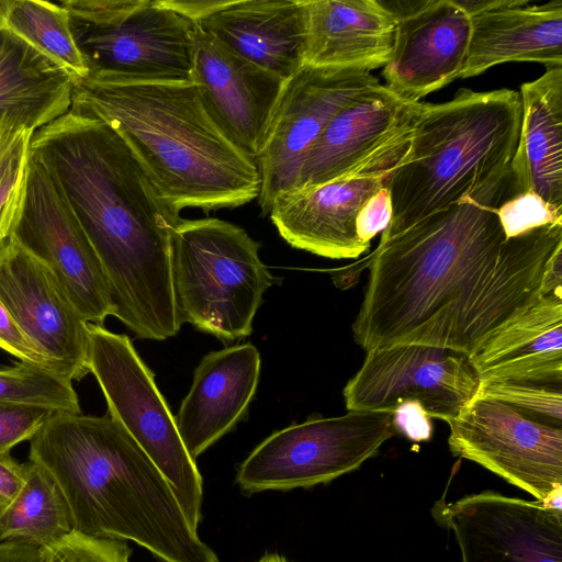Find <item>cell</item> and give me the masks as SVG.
<instances>
[{
	"instance_id": "cell-13",
	"label": "cell",
	"mask_w": 562,
	"mask_h": 562,
	"mask_svg": "<svg viewBox=\"0 0 562 562\" xmlns=\"http://www.w3.org/2000/svg\"><path fill=\"white\" fill-rule=\"evenodd\" d=\"M423 104L407 101L381 83L362 91L333 117L316 140L295 190L389 173L409 146Z\"/></svg>"
},
{
	"instance_id": "cell-4",
	"label": "cell",
	"mask_w": 562,
	"mask_h": 562,
	"mask_svg": "<svg viewBox=\"0 0 562 562\" xmlns=\"http://www.w3.org/2000/svg\"><path fill=\"white\" fill-rule=\"evenodd\" d=\"M70 110L106 122L178 212L237 207L258 198L255 159L206 111L193 82L74 81Z\"/></svg>"
},
{
	"instance_id": "cell-14",
	"label": "cell",
	"mask_w": 562,
	"mask_h": 562,
	"mask_svg": "<svg viewBox=\"0 0 562 562\" xmlns=\"http://www.w3.org/2000/svg\"><path fill=\"white\" fill-rule=\"evenodd\" d=\"M480 379L465 355L424 345L367 350L342 395L348 411L392 413L397 404L422 403L430 418L449 423L475 395Z\"/></svg>"
},
{
	"instance_id": "cell-3",
	"label": "cell",
	"mask_w": 562,
	"mask_h": 562,
	"mask_svg": "<svg viewBox=\"0 0 562 562\" xmlns=\"http://www.w3.org/2000/svg\"><path fill=\"white\" fill-rule=\"evenodd\" d=\"M29 460L59 486L74 530L132 541L162 562H221L164 474L110 416L53 413L30 440Z\"/></svg>"
},
{
	"instance_id": "cell-10",
	"label": "cell",
	"mask_w": 562,
	"mask_h": 562,
	"mask_svg": "<svg viewBox=\"0 0 562 562\" xmlns=\"http://www.w3.org/2000/svg\"><path fill=\"white\" fill-rule=\"evenodd\" d=\"M371 71L304 65L284 81L256 162L259 205L269 214L279 195L296 188L302 166L333 117L358 94L380 85Z\"/></svg>"
},
{
	"instance_id": "cell-18",
	"label": "cell",
	"mask_w": 562,
	"mask_h": 562,
	"mask_svg": "<svg viewBox=\"0 0 562 562\" xmlns=\"http://www.w3.org/2000/svg\"><path fill=\"white\" fill-rule=\"evenodd\" d=\"M193 43L192 81L206 111L257 160L285 80L229 52L196 26Z\"/></svg>"
},
{
	"instance_id": "cell-5",
	"label": "cell",
	"mask_w": 562,
	"mask_h": 562,
	"mask_svg": "<svg viewBox=\"0 0 562 562\" xmlns=\"http://www.w3.org/2000/svg\"><path fill=\"white\" fill-rule=\"evenodd\" d=\"M522 120L519 91L460 89L443 103H425L409 146L387 173L397 233L452 204L512 162Z\"/></svg>"
},
{
	"instance_id": "cell-39",
	"label": "cell",
	"mask_w": 562,
	"mask_h": 562,
	"mask_svg": "<svg viewBox=\"0 0 562 562\" xmlns=\"http://www.w3.org/2000/svg\"><path fill=\"white\" fill-rule=\"evenodd\" d=\"M257 562H290L279 553H267L262 555Z\"/></svg>"
},
{
	"instance_id": "cell-8",
	"label": "cell",
	"mask_w": 562,
	"mask_h": 562,
	"mask_svg": "<svg viewBox=\"0 0 562 562\" xmlns=\"http://www.w3.org/2000/svg\"><path fill=\"white\" fill-rule=\"evenodd\" d=\"M88 369L108 404L109 416L144 450L172 486L191 527L202 517L203 482L188 453L154 373L128 336L87 323Z\"/></svg>"
},
{
	"instance_id": "cell-24",
	"label": "cell",
	"mask_w": 562,
	"mask_h": 562,
	"mask_svg": "<svg viewBox=\"0 0 562 562\" xmlns=\"http://www.w3.org/2000/svg\"><path fill=\"white\" fill-rule=\"evenodd\" d=\"M304 65L370 71L387 63L394 16L382 0H304Z\"/></svg>"
},
{
	"instance_id": "cell-16",
	"label": "cell",
	"mask_w": 562,
	"mask_h": 562,
	"mask_svg": "<svg viewBox=\"0 0 562 562\" xmlns=\"http://www.w3.org/2000/svg\"><path fill=\"white\" fill-rule=\"evenodd\" d=\"M394 36L382 75L401 98L420 102L458 79L469 52L471 21L458 0L382 1Z\"/></svg>"
},
{
	"instance_id": "cell-30",
	"label": "cell",
	"mask_w": 562,
	"mask_h": 562,
	"mask_svg": "<svg viewBox=\"0 0 562 562\" xmlns=\"http://www.w3.org/2000/svg\"><path fill=\"white\" fill-rule=\"evenodd\" d=\"M34 131L0 115V247L10 237L25 187Z\"/></svg>"
},
{
	"instance_id": "cell-6",
	"label": "cell",
	"mask_w": 562,
	"mask_h": 562,
	"mask_svg": "<svg viewBox=\"0 0 562 562\" xmlns=\"http://www.w3.org/2000/svg\"><path fill=\"white\" fill-rule=\"evenodd\" d=\"M259 248L229 222L180 220L172 234L171 272L181 324L225 342L249 336L263 293L274 282Z\"/></svg>"
},
{
	"instance_id": "cell-2",
	"label": "cell",
	"mask_w": 562,
	"mask_h": 562,
	"mask_svg": "<svg viewBox=\"0 0 562 562\" xmlns=\"http://www.w3.org/2000/svg\"><path fill=\"white\" fill-rule=\"evenodd\" d=\"M30 155L46 170L103 268L114 317L138 338L180 330L172 272L179 213L103 120L69 110L35 131Z\"/></svg>"
},
{
	"instance_id": "cell-38",
	"label": "cell",
	"mask_w": 562,
	"mask_h": 562,
	"mask_svg": "<svg viewBox=\"0 0 562 562\" xmlns=\"http://www.w3.org/2000/svg\"><path fill=\"white\" fill-rule=\"evenodd\" d=\"M25 480V463H19L10 452H0V509L15 498Z\"/></svg>"
},
{
	"instance_id": "cell-21",
	"label": "cell",
	"mask_w": 562,
	"mask_h": 562,
	"mask_svg": "<svg viewBox=\"0 0 562 562\" xmlns=\"http://www.w3.org/2000/svg\"><path fill=\"white\" fill-rule=\"evenodd\" d=\"M261 358L250 342L205 355L175 417L180 438L195 459L246 414L260 376Z\"/></svg>"
},
{
	"instance_id": "cell-15",
	"label": "cell",
	"mask_w": 562,
	"mask_h": 562,
	"mask_svg": "<svg viewBox=\"0 0 562 562\" xmlns=\"http://www.w3.org/2000/svg\"><path fill=\"white\" fill-rule=\"evenodd\" d=\"M439 505L462 562H562V513L494 491Z\"/></svg>"
},
{
	"instance_id": "cell-37",
	"label": "cell",
	"mask_w": 562,
	"mask_h": 562,
	"mask_svg": "<svg viewBox=\"0 0 562 562\" xmlns=\"http://www.w3.org/2000/svg\"><path fill=\"white\" fill-rule=\"evenodd\" d=\"M392 423L396 431L408 439L419 442L432 436L431 418L418 401H404L392 412Z\"/></svg>"
},
{
	"instance_id": "cell-36",
	"label": "cell",
	"mask_w": 562,
	"mask_h": 562,
	"mask_svg": "<svg viewBox=\"0 0 562 562\" xmlns=\"http://www.w3.org/2000/svg\"><path fill=\"white\" fill-rule=\"evenodd\" d=\"M392 217L391 194L386 186L380 188L360 207L356 217L359 239L368 245L378 233H382Z\"/></svg>"
},
{
	"instance_id": "cell-20",
	"label": "cell",
	"mask_w": 562,
	"mask_h": 562,
	"mask_svg": "<svg viewBox=\"0 0 562 562\" xmlns=\"http://www.w3.org/2000/svg\"><path fill=\"white\" fill-rule=\"evenodd\" d=\"M458 2L471 21L469 52L458 79L509 61L562 67V0Z\"/></svg>"
},
{
	"instance_id": "cell-33",
	"label": "cell",
	"mask_w": 562,
	"mask_h": 562,
	"mask_svg": "<svg viewBox=\"0 0 562 562\" xmlns=\"http://www.w3.org/2000/svg\"><path fill=\"white\" fill-rule=\"evenodd\" d=\"M497 215L506 239L546 225L562 224V211L532 192L507 200L497 209Z\"/></svg>"
},
{
	"instance_id": "cell-25",
	"label": "cell",
	"mask_w": 562,
	"mask_h": 562,
	"mask_svg": "<svg viewBox=\"0 0 562 562\" xmlns=\"http://www.w3.org/2000/svg\"><path fill=\"white\" fill-rule=\"evenodd\" d=\"M519 93L522 120L513 171L521 193L562 211V67L547 68Z\"/></svg>"
},
{
	"instance_id": "cell-34",
	"label": "cell",
	"mask_w": 562,
	"mask_h": 562,
	"mask_svg": "<svg viewBox=\"0 0 562 562\" xmlns=\"http://www.w3.org/2000/svg\"><path fill=\"white\" fill-rule=\"evenodd\" d=\"M52 414L40 407L0 405V452L30 441Z\"/></svg>"
},
{
	"instance_id": "cell-12",
	"label": "cell",
	"mask_w": 562,
	"mask_h": 562,
	"mask_svg": "<svg viewBox=\"0 0 562 562\" xmlns=\"http://www.w3.org/2000/svg\"><path fill=\"white\" fill-rule=\"evenodd\" d=\"M448 425L453 456L482 465L540 503L562 488V428L476 396Z\"/></svg>"
},
{
	"instance_id": "cell-35",
	"label": "cell",
	"mask_w": 562,
	"mask_h": 562,
	"mask_svg": "<svg viewBox=\"0 0 562 562\" xmlns=\"http://www.w3.org/2000/svg\"><path fill=\"white\" fill-rule=\"evenodd\" d=\"M0 348L18 358L20 361L33 362L53 369L47 357L22 331L1 300Z\"/></svg>"
},
{
	"instance_id": "cell-7",
	"label": "cell",
	"mask_w": 562,
	"mask_h": 562,
	"mask_svg": "<svg viewBox=\"0 0 562 562\" xmlns=\"http://www.w3.org/2000/svg\"><path fill=\"white\" fill-rule=\"evenodd\" d=\"M59 4L70 15L89 78L193 82L195 25L165 0H63Z\"/></svg>"
},
{
	"instance_id": "cell-11",
	"label": "cell",
	"mask_w": 562,
	"mask_h": 562,
	"mask_svg": "<svg viewBox=\"0 0 562 562\" xmlns=\"http://www.w3.org/2000/svg\"><path fill=\"white\" fill-rule=\"evenodd\" d=\"M10 237L48 267L87 323L103 325L114 315L97 252L46 170L31 155Z\"/></svg>"
},
{
	"instance_id": "cell-29",
	"label": "cell",
	"mask_w": 562,
	"mask_h": 562,
	"mask_svg": "<svg viewBox=\"0 0 562 562\" xmlns=\"http://www.w3.org/2000/svg\"><path fill=\"white\" fill-rule=\"evenodd\" d=\"M0 405L81 413L71 380L48 367L26 361L0 368Z\"/></svg>"
},
{
	"instance_id": "cell-9",
	"label": "cell",
	"mask_w": 562,
	"mask_h": 562,
	"mask_svg": "<svg viewBox=\"0 0 562 562\" xmlns=\"http://www.w3.org/2000/svg\"><path fill=\"white\" fill-rule=\"evenodd\" d=\"M396 432L387 412L310 417L261 441L239 465L236 483L249 495L328 483L359 469Z\"/></svg>"
},
{
	"instance_id": "cell-17",
	"label": "cell",
	"mask_w": 562,
	"mask_h": 562,
	"mask_svg": "<svg viewBox=\"0 0 562 562\" xmlns=\"http://www.w3.org/2000/svg\"><path fill=\"white\" fill-rule=\"evenodd\" d=\"M0 300L54 371L71 381L89 373L87 322L48 267L12 237L0 247Z\"/></svg>"
},
{
	"instance_id": "cell-32",
	"label": "cell",
	"mask_w": 562,
	"mask_h": 562,
	"mask_svg": "<svg viewBox=\"0 0 562 562\" xmlns=\"http://www.w3.org/2000/svg\"><path fill=\"white\" fill-rule=\"evenodd\" d=\"M126 541L101 539L72 530L40 549L37 562H132Z\"/></svg>"
},
{
	"instance_id": "cell-28",
	"label": "cell",
	"mask_w": 562,
	"mask_h": 562,
	"mask_svg": "<svg viewBox=\"0 0 562 562\" xmlns=\"http://www.w3.org/2000/svg\"><path fill=\"white\" fill-rule=\"evenodd\" d=\"M0 27L14 34L74 81L89 70L77 45L69 13L59 3L43 0H0Z\"/></svg>"
},
{
	"instance_id": "cell-26",
	"label": "cell",
	"mask_w": 562,
	"mask_h": 562,
	"mask_svg": "<svg viewBox=\"0 0 562 562\" xmlns=\"http://www.w3.org/2000/svg\"><path fill=\"white\" fill-rule=\"evenodd\" d=\"M71 76L0 29V115L37 131L71 108Z\"/></svg>"
},
{
	"instance_id": "cell-22",
	"label": "cell",
	"mask_w": 562,
	"mask_h": 562,
	"mask_svg": "<svg viewBox=\"0 0 562 562\" xmlns=\"http://www.w3.org/2000/svg\"><path fill=\"white\" fill-rule=\"evenodd\" d=\"M194 25L283 80L304 66V0H218Z\"/></svg>"
},
{
	"instance_id": "cell-31",
	"label": "cell",
	"mask_w": 562,
	"mask_h": 562,
	"mask_svg": "<svg viewBox=\"0 0 562 562\" xmlns=\"http://www.w3.org/2000/svg\"><path fill=\"white\" fill-rule=\"evenodd\" d=\"M474 396L498 401L530 420L562 428V386L480 381Z\"/></svg>"
},
{
	"instance_id": "cell-27",
	"label": "cell",
	"mask_w": 562,
	"mask_h": 562,
	"mask_svg": "<svg viewBox=\"0 0 562 562\" xmlns=\"http://www.w3.org/2000/svg\"><path fill=\"white\" fill-rule=\"evenodd\" d=\"M26 480L15 498L0 509V542L44 548L74 530L68 504L55 480L27 461Z\"/></svg>"
},
{
	"instance_id": "cell-23",
	"label": "cell",
	"mask_w": 562,
	"mask_h": 562,
	"mask_svg": "<svg viewBox=\"0 0 562 562\" xmlns=\"http://www.w3.org/2000/svg\"><path fill=\"white\" fill-rule=\"evenodd\" d=\"M468 359L480 381L562 386V294L541 296Z\"/></svg>"
},
{
	"instance_id": "cell-40",
	"label": "cell",
	"mask_w": 562,
	"mask_h": 562,
	"mask_svg": "<svg viewBox=\"0 0 562 562\" xmlns=\"http://www.w3.org/2000/svg\"><path fill=\"white\" fill-rule=\"evenodd\" d=\"M1 29V27H0Z\"/></svg>"
},
{
	"instance_id": "cell-19",
	"label": "cell",
	"mask_w": 562,
	"mask_h": 562,
	"mask_svg": "<svg viewBox=\"0 0 562 562\" xmlns=\"http://www.w3.org/2000/svg\"><path fill=\"white\" fill-rule=\"evenodd\" d=\"M386 178L367 175L293 190L276 198L269 215L292 247L330 259H356L370 248L357 235L358 211Z\"/></svg>"
},
{
	"instance_id": "cell-1",
	"label": "cell",
	"mask_w": 562,
	"mask_h": 562,
	"mask_svg": "<svg viewBox=\"0 0 562 562\" xmlns=\"http://www.w3.org/2000/svg\"><path fill=\"white\" fill-rule=\"evenodd\" d=\"M512 164L459 201L382 235L352 324L366 351L395 345L470 357L541 296L562 294V224L506 239L497 209L520 194Z\"/></svg>"
}]
</instances>
